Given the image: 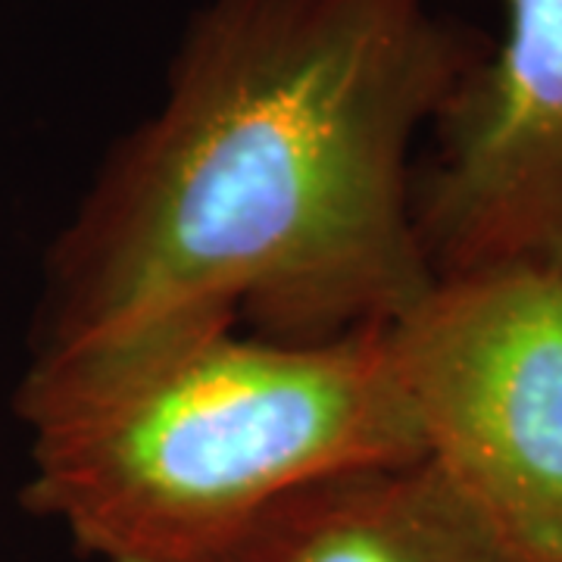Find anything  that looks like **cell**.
Here are the masks:
<instances>
[{
	"label": "cell",
	"instance_id": "obj_1",
	"mask_svg": "<svg viewBox=\"0 0 562 562\" xmlns=\"http://www.w3.org/2000/svg\"><path fill=\"white\" fill-rule=\"evenodd\" d=\"M487 44L431 0H201L47 254L29 362L397 319L435 281L413 157Z\"/></svg>",
	"mask_w": 562,
	"mask_h": 562
},
{
	"label": "cell",
	"instance_id": "obj_4",
	"mask_svg": "<svg viewBox=\"0 0 562 562\" xmlns=\"http://www.w3.org/2000/svg\"><path fill=\"white\" fill-rule=\"evenodd\" d=\"M428 147L413 216L435 279L516 266L562 281V0H503L501 41Z\"/></svg>",
	"mask_w": 562,
	"mask_h": 562
},
{
	"label": "cell",
	"instance_id": "obj_2",
	"mask_svg": "<svg viewBox=\"0 0 562 562\" xmlns=\"http://www.w3.org/2000/svg\"><path fill=\"white\" fill-rule=\"evenodd\" d=\"M29 513L98 562H222L322 475L422 460L382 328L328 344L203 325L72 362H29Z\"/></svg>",
	"mask_w": 562,
	"mask_h": 562
},
{
	"label": "cell",
	"instance_id": "obj_5",
	"mask_svg": "<svg viewBox=\"0 0 562 562\" xmlns=\"http://www.w3.org/2000/svg\"><path fill=\"white\" fill-rule=\"evenodd\" d=\"M222 562H509L443 472L422 460L322 475L269 506Z\"/></svg>",
	"mask_w": 562,
	"mask_h": 562
},
{
	"label": "cell",
	"instance_id": "obj_3",
	"mask_svg": "<svg viewBox=\"0 0 562 562\" xmlns=\"http://www.w3.org/2000/svg\"><path fill=\"white\" fill-rule=\"evenodd\" d=\"M425 460L509 562H562V281L438 276L384 325Z\"/></svg>",
	"mask_w": 562,
	"mask_h": 562
}]
</instances>
